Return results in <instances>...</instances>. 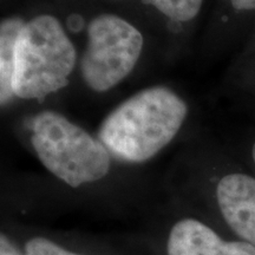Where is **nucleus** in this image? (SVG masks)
<instances>
[{
    "mask_svg": "<svg viewBox=\"0 0 255 255\" xmlns=\"http://www.w3.org/2000/svg\"><path fill=\"white\" fill-rule=\"evenodd\" d=\"M25 255H79L65 251L44 238H33L25 245Z\"/></svg>",
    "mask_w": 255,
    "mask_h": 255,
    "instance_id": "obj_9",
    "label": "nucleus"
},
{
    "mask_svg": "<svg viewBox=\"0 0 255 255\" xmlns=\"http://www.w3.org/2000/svg\"><path fill=\"white\" fill-rule=\"evenodd\" d=\"M187 116L188 105L176 91L154 85L111 110L102 121L97 137L116 158L143 163L173 141Z\"/></svg>",
    "mask_w": 255,
    "mask_h": 255,
    "instance_id": "obj_1",
    "label": "nucleus"
},
{
    "mask_svg": "<svg viewBox=\"0 0 255 255\" xmlns=\"http://www.w3.org/2000/svg\"><path fill=\"white\" fill-rule=\"evenodd\" d=\"M31 144L41 164L72 188L107 176L111 155L98 137L55 110H43L31 121Z\"/></svg>",
    "mask_w": 255,
    "mask_h": 255,
    "instance_id": "obj_3",
    "label": "nucleus"
},
{
    "mask_svg": "<svg viewBox=\"0 0 255 255\" xmlns=\"http://www.w3.org/2000/svg\"><path fill=\"white\" fill-rule=\"evenodd\" d=\"M144 38L127 19L113 13L94 17L87 26V44L79 69L83 81L95 92L121 84L141 58Z\"/></svg>",
    "mask_w": 255,
    "mask_h": 255,
    "instance_id": "obj_4",
    "label": "nucleus"
},
{
    "mask_svg": "<svg viewBox=\"0 0 255 255\" xmlns=\"http://www.w3.org/2000/svg\"><path fill=\"white\" fill-rule=\"evenodd\" d=\"M168 255H255L246 241H225L205 223L194 219L178 221L171 228Z\"/></svg>",
    "mask_w": 255,
    "mask_h": 255,
    "instance_id": "obj_6",
    "label": "nucleus"
},
{
    "mask_svg": "<svg viewBox=\"0 0 255 255\" xmlns=\"http://www.w3.org/2000/svg\"><path fill=\"white\" fill-rule=\"evenodd\" d=\"M216 199L228 226L255 247V178L246 174H229L219 181Z\"/></svg>",
    "mask_w": 255,
    "mask_h": 255,
    "instance_id": "obj_5",
    "label": "nucleus"
},
{
    "mask_svg": "<svg viewBox=\"0 0 255 255\" xmlns=\"http://www.w3.org/2000/svg\"><path fill=\"white\" fill-rule=\"evenodd\" d=\"M25 21L18 15L6 17L0 24V101L6 107L15 98L12 82L14 71V50L18 34Z\"/></svg>",
    "mask_w": 255,
    "mask_h": 255,
    "instance_id": "obj_7",
    "label": "nucleus"
},
{
    "mask_svg": "<svg viewBox=\"0 0 255 255\" xmlns=\"http://www.w3.org/2000/svg\"><path fill=\"white\" fill-rule=\"evenodd\" d=\"M76 65L77 50L59 19L38 14L25 21L15 41L14 96L44 100L69 84Z\"/></svg>",
    "mask_w": 255,
    "mask_h": 255,
    "instance_id": "obj_2",
    "label": "nucleus"
},
{
    "mask_svg": "<svg viewBox=\"0 0 255 255\" xmlns=\"http://www.w3.org/2000/svg\"><path fill=\"white\" fill-rule=\"evenodd\" d=\"M234 9L240 12L255 11V0H227Z\"/></svg>",
    "mask_w": 255,
    "mask_h": 255,
    "instance_id": "obj_10",
    "label": "nucleus"
},
{
    "mask_svg": "<svg viewBox=\"0 0 255 255\" xmlns=\"http://www.w3.org/2000/svg\"><path fill=\"white\" fill-rule=\"evenodd\" d=\"M252 156H253V161H254V163H255V142H254V144H253V148H252Z\"/></svg>",
    "mask_w": 255,
    "mask_h": 255,
    "instance_id": "obj_12",
    "label": "nucleus"
},
{
    "mask_svg": "<svg viewBox=\"0 0 255 255\" xmlns=\"http://www.w3.org/2000/svg\"><path fill=\"white\" fill-rule=\"evenodd\" d=\"M174 23H189L199 15L205 0H142Z\"/></svg>",
    "mask_w": 255,
    "mask_h": 255,
    "instance_id": "obj_8",
    "label": "nucleus"
},
{
    "mask_svg": "<svg viewBox=\"0 0 255 255\" xmlns=\"http://www.w3.org/2000/svg\"><path fill=\"white\" fill-rule=\"evenodd\" d=\"M0 255H21L19 253L17 248L12 246L11 242L5 235H1L0 238Z\"/></svg>",
    "mask_w": 255,
    "mask_h": 255,
    "instance_id": "obj_11",
    "label": "nucleus"
}]
</instances>
